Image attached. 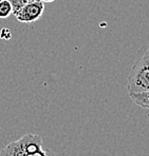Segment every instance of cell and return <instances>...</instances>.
<instances>
[{
	"instance_id": "1",
	"label": "cell",
	"mask_w": 149,
	"mask_h": 156,
	"mask_svg": "<svg viewBox=\"0 0 149 156\" xmlns=\"http://www.w3.org/2000/svg\"><path fill=\"white\" fill-rule=\"evenodd\" d=\"M0 156H54V154L49 150H43L42 139L39 135L26 134L4 147Z\"/></svg>"
},
{
	"instance_id": "2",
	"label": "cell",
	"mask_w": 149,
	"mask_h": 156,
	"mask_svg": "<svg viewBox=\"0 0 149 156\" xmlns=\"http://www.w3.org/2000/svg\"><path fill=\"white\" fill-rule=\"evenodd\" d=\"M127 91L129 95L149 91V49L132 66L128 76Z\"/></svg>"
},
{
	"instance_id": "3",
	"label": "cell",
	"mask_w": 149,
	"mask_h": 156,
	"mask_svg": "<svg viewBox=\"0 0 149 156\" xmlns=\"http://www.w3.org/2000/svg\"><path fill=\"white\" fill-rule=\"evenodd\" d=\"M43 11H45V3L41 0H37L22 5L17 11L13 12L12 15L15 16V18L19 22L33 23L42 16Z\"/></svg>"
},
{
	"instance_id": "4",
	"label": "cell",
	"mask_w": 149,
	"mask_h": 156,
	"mask_svg": "<svg viewBox=\"0 0 149 156\" xmlns=\"http://www.w3.org/2000/svg\"><path fill=\"white\" fill-rule=\"evenodd\" d=\"M131 100L136 105L143 108V109L149 110V91L144 92V93H137L129 95Z\"/></svg>"
},
{
	"instance_id": "5",
	"label": "cell",
	"mask_w": 149,
	"mask_h": 156,
	"mask_svg": "<svg viewBox=\"0 0 149 156\" xmlns=\"http://www.w3.org/2000/svg\"><path fill=\"white\" fill-rule=\"evenodd\" d=\"M13 14L12 4L9 0H2L0 1V18H8Z\"/></svg>"
},
{
	"instance_id": "6",
	"label": "cell",
	"mask_w": 149,
	"mask_h": 156,
	"mask_svg": "<svg viewBox=\"0 0 149 156\" xmlns=\"http://www.w3.org/2000/svg\"><path fill=\"white\" fill-rule=\"evenodd\" d=\"M9 1L12 4L13 12H15V11H17L18 9H20L22 5H24V4L29 3V2H32V1H37V0H9Z\"/></svg>"
},
{
	"instance_id": "7",
	"label": "cell",
	"mask_w": 149,
	"mask_h": 156,
	"mask_svg": "<svg viewBox=\"0 0 149 156\" xmlns=\"http://www.w3.org/2000/svg\"><path fill=\"white\" fill-rule=\"evenodd\" d=\"M12 38V32L8 27H2L0 30V39L2 40H10Z\"/></svg>"
},
{
	"instance_id": "8",
	"label": "cell",
	"mask_w": 149,
	"mask_h": 156,
	"mask_svg": "<svg viewBox=\"0 0 149 156\" xmlns=\"http://www.w3.org/2000/svg\"><path fill=\"white\" fill-rule=\"evenodd\" d=\"M41 1H43V2H53V1H55V0H41Z\"/></svg>"
},
{
	"instance_id": "9",
	"label": "cell",
	"mask_w": 149,
	"mask_h": 156,
	"mask_svg": "<svg viewBox=\"0 0 149 156\" xmlns=\"http://www.w3.org/2000/svg\"><path fill=\"white\" fill-rule=\"evenodd\" d=\"M0 1H2V0H0Z\"/></svg>"
}]
</instances>
